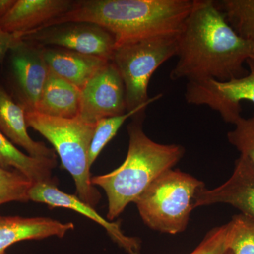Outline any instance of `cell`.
I'll use <instances>...</instances> for the list:
<instances>
[{
    "instance_id": "6da1fadb",
    "label": "cell",
    "mask_w": 254,
    "mask_h": 254,
    "mask_svg": "<svg viewBox=\"0 0 254 254\" xmlns=\"http://www.w3.org/2000/svg\"><path fill=\"white\" fill-rule=\"evenodd\" d=\"M254 43L241 38L213 0H193V7L177 38L173 81H227L248 74L245 67Z\"/></svg>"
},
{
    "instance_id": "7a4b0ae2",
    "label": "cell",
    "mask_w": 254,
    "mask_h": 254,
    "mask_svg": "<svg viewBox=\"0 0 254 254\" xmlns=\"http://www.w3.org/2000/svg\"><path fill=\"white\" fill-rule=\"evenodd\" d=\"M193 4V0H81L75 1L66 14L38 29L73 21L96 23L109 32L118 47L178 36Z\"/></svg>"
},
{
    "instance_id": "3957f363",
    "label": "cell",
    "mask_w": 254,
    "mask_h": 254,
    "mask_svg": "<svg viewBox=\"0 0 254 254\" xmlns=\"http://www.w3.org/2000/svg\"><path fill=\"white\" fill-rule=\"evenodd\" d=\"M144 113L137 114L127 127V158L111 173L91 178L108 197V220L118 218L127 205L134 203L150 184L178 163L185 154L180 145L161 144L150 139L143 128Z\"/></svg>"
},
{
    "instance_id": "277c9868",
    "label": "cell",
    "mask_w": 254,
    "mask_h": 254,
    "mask_svg": "<svg viewBox=\"0 0 254 254\" xmlns=\"http://www.w3.org/2000/svg\"><path fill=\"white\" fill-rule=\"evenodd\" d=\"M26 120L28 127L39 132L55 147L63 168L74 180L78 198L91 206L98 204L101 195L92 184L88 162L95 124L87 123L78 116L54 118L36 112L26 113Z\"/></svg>"
},
{
    "instance_id": "5b68a950",
    "label": "cell",
    "mask_w": 254,
    "mask_h": 254,
    "mask_svg": "<svg viewBox=\"0 0 254 254\" xmlns=\"http://www.w3.org/2000/svg\"><path fill=\"white\" fill-rule=\"evenodd\" d=\"M204 183L170 169L154 180L134 203L142 220L152 230L177 235L186 230L195 198Z\"/></svg>"
},
{
    "instance_id": "8992f818",
    "label": "cell",
    "mask_w": 254,
    "mask_h": 254,
    "mask_svg": "<svg viewBox=\"0 0 254 254\" xmlns=\"http://www.w3.org/2000/svg\"><path fill=\"white\" fill-rule=\"evenodd\" d=\"M178 36L148 38L116 47L111 62L121 76L125 91L127 112L146 109L160 99L150 98V80L163 63L176 56Z\"/></svg>"
},
{
    "instance_id": "52a82bcc",
    "label": "cell",
    "mask_w": 254,
    "mask_h": 254,
    "mask_svg": "<svg viewBox=\"0 0 254 254\" xmlns=\"http://www.w3.org/2000/svg\"><path fill=\"white\" fill-rule=\"evenodd\" d=\"M3 63L4 85L1 86L26 113L36 112L49 72L43 46L17 37Z\"/></svg>"
},
{
    "instance_id": "ba28073f",
    "label": "cell",
    "mask_w": 254,
    "mask_h": 254,
    "mask_svg": "<svg viewBox=\"0 0 254 254\" xmlns=\"http://www.w3.org/2000/svg\"><path fill=\"white\" fill-rule=\"evenodd\" d=\"M18 38L43 47H59L111 61L116 43L111 34L96 23L66 22L35 30Z\"/></svg>"
},
{
    "instance_id": "9c48e42d",
    "label": "cell",
    "mask_w": 254,
    "mask_h": 254,
    "mask_svg": "<svg viewBox=\"0 0 254 254\" xmlns=\"http://www.w3.org/2000/svg\"><path fill=\"white\" fill-rule=\"evenodd\" d=\"M81 91L78 117L87 123L95 124L127 113L125 84L111 61L100 68Z\"/></svg>"
},
{
    "instance_id": "30bf717a",
    "label": "cell",
    "mask_w": 254,
    "mask_h": 254,
    "mask_svg": "<svg viewBox=\"0 0 254 254\" xmlns=\"http://www.w3.org/2000/svg\"><path fill=\"white\" fill-rule=\"evenodd\" d=\"M29 200L45 203L51 208H64L74 210L104 227L111 240L128 254H141V240L127 236L120 222L109 221L98 214L93 206L76 195L65 193L58 187L56 180L33 184L28 193Z\"/></svg>"
},
{
    "instance_id": "8fae6325",
    "label": "cell",
    "mask_w": 254,
    "mask_h": 254,
    "mask_svg": "<svg viewBox=\"0 0 254 254\" xmlns=\"http://www.w3.org/2000/svg\"><path fill=\"white\" fill-rule=\"evenodd\" d=\"M216 203L232 205L254 219V165L244 155L236 160L233 173L225 183L213 190L203 187L199 190L195 207Z\"/></svg>"
},
{
    "instance_id": "7c38bea8",
    "label": "cell",
    "mask_w": 254,
    "mask_h": 254,
    "mask_svg": "<svg viewBox=\"0 0 254 254\" xmlns=\"http://www.w3.org/2000/svg\"><path fill=\"white\" fill-rule=\"evenodd\" d=\"M74 3L72 0H16L0 20V28L17 37L22 36L66 14Z\"/></svg>"
},
{
    "instance_id": "4fadbf2b",
    "label": "cell",
    "mask_w": 254,
    "mask_h": 254,
    "mask_svg": "<svg viewBox=\"0 0 254 254\" xmlns=\"http://www.w3.org/2000/svg\"><path fill=\"white\" fill-rule=\"evenodd\" d=\"M73 229L72 222H61L50 218L0 215V254L23 241L41 240L51 237L63 238Z\"/></svg>"
},
{
    "instance_id": "5bb4252c",
    "label": "cell",
    "mask_w": 254,
    "mask_h": 254,
    "mask_svg": "<svg viewBox=\"0 0 254 254\" xmlns=\"http://www.w3.org/2000/svg\"><path fill=\"white\" fill-rule=\"evenodd\" d=\"M248 74L227 81L213 80L207 88V100L210 108L222 118L233 121L241 116V102L254 104V63L247 60Z\"/></svg>"
},
{
    "instance_id": "9a60e30c",
    "label": "cell",
    "mask_w": 254,
    "mask_h": 254,
    "mask_svg": "<svg viewBox=\"0 0 254 254\" xmlns=\"http://www.w3.org/2000/svg\"><path fill=\"white\" fill-rule=\"evenodd\" d=\"M26 112L0 85V131L11 143L22 147L35 158L56 159L55 150L28 134Z\"/></svg>"
},
{
    "instance_id": "2e32d148",
    "label": "cell",
    "mask_w": 254,
    "mask_h": 254,
    "mask_svg": "<svg viewBox=\"0 0 254 254\" xmlns=\"http://www.w3.org/2000/svg\"><path fill=\"white\" fill-rule=\"evenodd\" d=\"M43 55L50 71L80 90L110 62L59 47H43Z\"/></svg>"
},
{
    "instance_id": "e0dca14e",
    "label": "cell",
    "mask_w": 254,
    "mask_h": 254,
    "mask_svg": "<svg viewBox=\"0 0 254 254\" xmlns=\"http://www.w3.org/2000/svg\"><path fill=\"white\" fill-rule=\"evenodd\" d=\"M81 93L78 87L49 69L36 112L54 118H76L79 115Z\"/></svg>"
},
{
    "instance_id": "ac0fdd59",
    "label": "cell",
    "mask_w": 254,
    "mask_h": 254,
    "mask_svg": "<svg viewBox=\"0 0 254 254\" xmlns=\"http://www.w3.org/2000/svg\"><path fill=\"white\" fill-rule=\"evenodd\" d=\"M56 165V159L35 158L24 154L0 131L1 168L17 170L35 184L54 181L52 173Z\"/></svg>"
},
{
    "instance_id": "d6986e66",
    "label": "cell",
    "mask_w": 254,
    "mask_h": 254,
    "mask_svg": "<svg viewBox=\"0 0 254 254\" xmlns=\"http://www.w3.org/2000/svg\"><path fill=\"white\" fill-rule=\"evenodd\" d=\"M215 4L234 31L254 43V0H222Z\"/></svg>"
},
{
    "instance_id": "ffe728a7",
    "label": "cell",
    "mask_w": 254,
    "mask_h": 254,
    "mask_svg": "<svg viewBox=\"0 0 254 254\" xmlns=\"http://www.w3.org/2000/svg\"><path fill=\"white\" fill-rule=\"evenodd\" d=\"M227 224V245L232 254H254V219L234 215Z\"/></svg>"
},
{
    "instance_id": "44dd1931",
    "label": "cell",
    "mask_w": 254,
    "mask_h": 254,
    "mask_svg": "<svg viewBox=\"0 0 254 254\" xmlns=\"http://www.w3.org/2000/svg\"><path fill=\"white\" fill-rule=\"evenodd\" d=\"M144 111L143 109L135 110L120 116L102 119L95 123L94 134L92 138L88 155L90 166L91 167L95 163L105 145L113 139L123 124L128 118H133L137 114L144 113Z\"/></svg>"
},
{
    "instance_id": "7402d4cb",
    "label": "cell",
    "mask_w": 254,
    "mask_h": 254,
    "mask_svg": "<svg viewBox=\"0 0 254 254\" xmlns=\"http://www.w3.org/2000/svg\"><path fill=\"white\" fill-rule=\"evenodd\" d=\"M33 182L17 170L0 167V205L9 202H27Z\"/></svg>"
},
{
    "instance_id": "603a6c76",
    "label": "cell",
    "mask_w": 254,
    "mask_h": 254,
    "mask_svg": "<svg viewBox=\"0 0 254 254\" xmlns=\"http://www.w3.org/2000/svg\"><path fill=\"white\" fill-rule=\"evenodd\" d=\"M234 125V129L227 133L228 141L254 165V115L242 117Z\"/></svg>"
},
{
    "instance_id": "cb8c5ba5",
    "label": "cell",
    "mask_w": 254,
    "mask_h": 254,
    "mask_svg": "<svg viewBox=\"0 0 254 254\" xmlns=\"http://www.w3.org/2000/svg\"><path fill=\"white\" fill-rule=\"evenodd\" d=\"M190 254H232L227 245V224L210 230Z\"/></svg>"
},
{
    "instance_id": "d4e9b609",
    "label": "cell",
    "mask_w": 254,
    "mask_h": 254,
    "mask_svg": "<svg viewBox=\"0 0 254 254\" xmlns=\"http://www.w3.org/2000/svg\"><path fill=\"white\" fill-rule=\"evenodd\" d=\"M17 37L14 34L3 31L0 28V64H2L8 52L16 41Z\"/></svg>"
},
{
    "instance_id": "484cf974",
    "label": "cell",
    "mask_w": 254,
    "mask_h": 254,
    "mask_svg": "<svg viewBox=\"0 0 254 254\" xmlns=\"http://www.w3.org/2000/svg\"><path fill=\"white\" fill-rule=\"evenodd\" d=\"M16 1V0H0V20L9 13Z\"/></svg>"
},
{
    "instance_id": "4316f807",
    "label": "cell",
    "mask_w": 254,
    "mask_h": 254,
    "mask_svg": "<svg viewBox=\"0 0 254 254\" xmlns=\"http://www.w3.org/2000/svg\"><path fill=\"white\" fill-rule=\"evenodd\" d=\"M250 60H252V61L254 63V55H252V58H251Z\"/></svg>"
},
{
    "instance_id": "83f0119b",
    "label": "cell",
    "mask_w": 254,
    "mask_h": 254,
    "mask_svg": "<svg viewBox=\"0 0 254 254\" xmlns=\"http://www.w3.org/2000/svg\"><path fill=\"white\" fill-rule=\"evenodd\" d=\"M6 254V252H4V253H1V254Z\"/></svg>"
}]
</instances>
